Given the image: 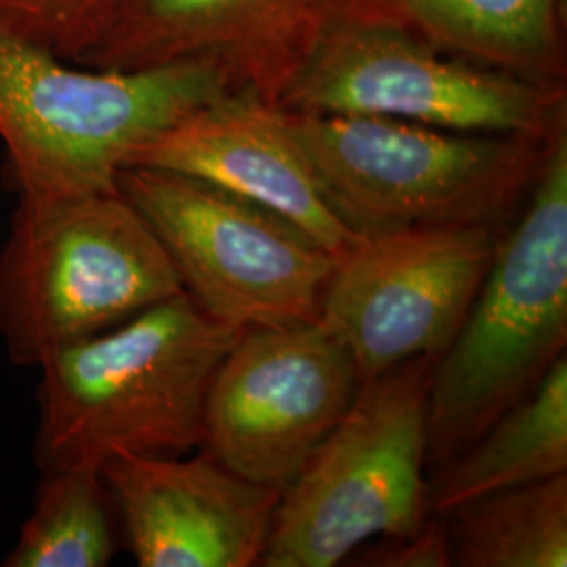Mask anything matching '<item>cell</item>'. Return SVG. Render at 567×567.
Here are the masks:
<instances>
[{"instance_id":"1","label":"cell","mask_w":567,"mask_h":567,"mask_svg":"<svg viewBox=\"0 0 567 567\" xmlns=\"http://www.w3.org/2000/svg\"><path fill=\"white\" fill-rule=\"evenodd\" d=\"M243 330L185 290L39 364L34 463L100 471L118 454L182 456L203 442L208 389Z\"/></svg>"},{"instance_id":"2","label":"cell","mask_w":567,"mask_h":567,"mask_svg":"<svg viewBox=\"0 0 567 567\" xmlns=\"http://www.w3.org/2000/svg\"><path fill=\"white\" fill-rule=\"evenodd\" d=\"M234 89L215 61L97 70L0 32V140L18 196L116 192L145 143Z\"/></svg>"},{"instance_id":"3","label":"cell","mask_w":567,"mask_h":567,"mask_svg":"<svg viewBox=\"0 0 567 567\" xmlns=\"http://www.w3.org/2000/svg\"><path fill=\"white\" fill-rule=\"evenodd\" d=\"M566 344L567 131L503 234L461 330L433 362L426 466L454 458L527 398Z\"/></svg>"},{"instance_id":"4","label":"cell","mask_w":567,"mask_h":567,"mask_svg":"<svg viewBox=\"0 0 567 567\" xmlns=\"http://www.w3.org/2000/svg\"><path fill=\"white\" fill-rule=\"evenodd\" d=\"M286 118L326 200L358 236L440 225L505 229L561 135L465 133L347 114Z\"/></svg>"},{"instance_id":"5","label":"cell","mask_w":567,"mask_h":567,"mask_svg":"<svg viewBox=\"0 0 567 567\" xmlns=\"http://www.w3.org/2000/svg\"><path fill=\"white\" fill-rule=\"evenodd\" d=\"M171 257L121 192L18 200L0 248V339L13 364L182 295Z\"/></svg>"},{"instance_id":"6","label":"cell","mask_w":567,"mask_h":567,"mask_svg":"<svg viewBox=\"0 0 567 567\" xmlns=\"http://www.w3.org/2000/svg\"><path fill=\"white\" fill-rule=\"evenodd\" d=\"M433 362L414 358L362 383L284 489L259 566H339L372 540L423 529Z\"/></svg>"},{"instance_id":"7","label":"cell","mask_w":567,"mask_h":567,"mask_svg":"<svg viewBox=\"0 0 567 567\" xmlns=\"http://www.w3.org/2000/svg\"><path fill=\"white\" fill-rule=\"evenodd\" d=\"M276 105L536 140L567 131L566 84L527 81L402 25L332 11H322Z\"/></svg>"},{"instance_id":"8","label":"cell","mask_w":567,"mask_h":567,"mask_svg":"<svg viewBox=\"0 0 567 567\" xmlns=\"http://www.w3.org/2000/svg\"><path fill=\"white\" fill-rule=\"evenodd\" d=\"M116 185L210 318L238 330L318 322L337 257L297 225L213 183L154 166H124Z\"/></svg>"},{"instance_id":"9","label":"cell","mask_w":567,"mask_h":567,"mask_svg":"<svg viewBox=\"0 0 567 567\" xmlns=\"http://www.w3.org/2000/svg\"><path fill=\"white\" fill-rule=\"evenodd\" d=\"M507 229L408 227L362 236L326 282L318 322L362 381L414 358H440L465 322Z\"/></svg>"},{"instance_id":"10","label":"cell","mask_w":567,"mask_h":567,"mask_svg":"<svg viewBox=\"0 0 567 567\" xmlns=\"http://www.w3.org/2000/svg\"><path fill=\"white\" fill-rule=\"evenodd\" d=\"M362 383L349 351L320 322L243 330L213 377L198 450L284 492Z\"/></svg>"},{"instance_id":"11","label":"cell","mask_w":567,"mask_h":567,"mask_svg":"<svg viewBox=\"0 0 567 567\" xmlns=\"http://www.w3.org/2000/svg\"><path fill=\"white\" fill-rule=\"evenodd\" d=\"M100 473L137 566L261 564L282 492L244 480L204 450L118 454Z\"/></svg>"},{"instance_id":"12","label":"cell","mask_w":567,"mask_h":567,"mask_svg":"<svg viewBox=\"0 0 567 567\" xmlns=\"http://www.w3.org/2000/svg\"><path fill=\"white\" fill-rule=\"evenodd\" d=\"M322 7L324 0H116L79 63L147 70L215 61L236 89L276 103Z\"/></svg>"},{"instance_id":"13","label":"cell","mask_w":567,"mask_h":567,"mask_svg":"<svg viewBox=\"0 0 567 567\" xmlns=\"http://www.w3.org/2000/svg\"><path fill=\"white\" fill-rule=\"evenodd\" d=\"M213 183L297 225L337 259L358 236L326 200L280 105L234 89L145 143L128 166Z\"/></svg>"},{"instance_id":"14","label":"cell","mask_w":567,"mask_h":567,"mask_svg":"<svg viewBox=\"0 0 567 567\" xmlns=\"http://www.w3.org/2000/svg\"><path fill=\"white\" fill-rule=\"evenodd\" d=\"M322 11L395 23L463 60L566 84V0H324Z\"/></svg>"},{"instance_id":"15","label":"cell","mask_w":567,"mask_h":567,"mask_svg":"<svg viewBox=\"0 0 567 567\" xmlns=\"http://www.w3.org/2000/svg\"><path fill=\"white\" fill-rule=\"evenodd\" d=\"M567 473V358L527 398L501 414L463 452L431 471L429 513Z\"/></svg>"},{"instance_id":"16","label":"cell","mask_w":567,"mask_h":567,"mask_svg":"<svg viewBox=\"0 0 567 567\" xmlns=\"http://www.w3.org/2000/svg\"><path fill=\"white\" fill-rule=\"evenodd\" d=\"M442 517L450 566H567V473L473 498Z\"/></svg>"},{"instance_id":"17","label":"cell","mask_w":567,"mask_h":567,"mask_svg":"<svg viewBox=\"0 0 567 567\" xmlns=\"http://www.w3.org/2000/svg\"><path fill=\"white\" fill-rule=\"evenodd\" d=\"M116 543V511L100 471H42L34 511L2 566L105 567Z\"/></svg>"},{"instance_id":"18","label":"cell","mask_w":567,"mask_h":567,"mask_svg":"<svg viewBox=\"0 0 567 567\" xmlns=\"http://www.w3.org/2000/svg\"><path fill=\"white\" fill-rule=\"evenodd\" d=\"M116 0H0V32L79 63Z\"/></svg>"},{"instance_id":"19","label":"cell","mask_w":567,"mask_h":567,"mask_svg":"<svg viewBox=\"0 0 567 567\" xmlns=\"http://www.w3.org/2000/svg\"><path fill=\"white\" fill-rule=\"evenodd\" d=\"M377 550L370 548L362 559L368 566L393 567H447L446 527L442 515H431L425 526L405 538H381L377 540Z\"/></svg>"}]
</instances>
